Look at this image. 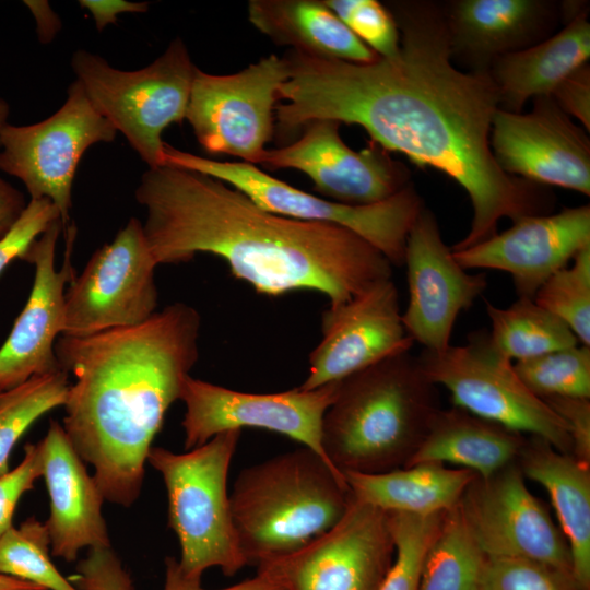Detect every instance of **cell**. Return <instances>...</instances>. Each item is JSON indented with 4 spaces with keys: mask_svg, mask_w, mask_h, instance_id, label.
I'll list each match as a JSON object with an SVG mask.
<instances>
[{
    "mask_svg": "<svg viewBox=\"0 0 590 590\" xmlns=\"http://www.w3.org/2000/svg\"><path fill=\"white\" fill-rule=\"evenodd\" d=\"M517 462L488 477H476L459 506L486 557L526 558L571 570L562 530L528 489Z\"/></svg>",
    "mask_w": 590,
    "mask_h": 590,
    "instance_id": "2e32d148",
    "label": "cell"
},
{
    "mask_svg": "<svg viewBox=\"0 0 590 590\" xmlns=\"http://www.w3.org/2000/svg\"><path fill=\"white\" fill-rule=\"evenodd\" d=\"M43 476L39 444H26L24 458L13 470L0 475V536L13 524V516L22 495Z\"/></svg>",
    "mask_w": 590,
    "mask_h": 590,
    "instance_id": "ab89813d",
    "label": "cell"
},
{
    "mask_svg": "<svg viewBox=\"0 0 590 590\" xmlns=\"http://www.w3.org/2000/svg\"><path fill=\"white\" fill-rule=\"evenodd\" d=\"M485 306L489 339L514 363L579 344L569 327L533 298L518 297L506 308L489 302Z\"/></svg>",
    "mask_w": 590,
    "mask_h": 590,
    "instance_id": "f1b7e54d",
    "label": "cell"
},
{
    "mask_svg": "<svg viewBox=\"0 0 590 590\" xmlns=\"http://www.w3.org/2000/svg\"><path fill=\"white\" fill-rule=\"evenodd\" d=\"M409 300L402 322L408 335L424 350L442 351L450 345L455 322L484 292V273L472 274L446 246L435 215L422 210L411 227L404 252Z\"/></svg>",
    "mask_w": 590,
    "mask_h": 590,
    "instance_id": "d6986e66",
    "label": "cell"
},
{
    "mask_svg": "<svg viewBox=\"0 0 590 590\" xmlns=\"http://www.w3.org/2000/svg\"><path fill=\"white\" fill-rule=\"evenodd\" d=\"M241 430L215 435L184 453L152 447L148 462L167 491L168 526L180 546L181 573L201 580L210 568L232 577L247 566L235 531L227 476Z\"/></svg>",
    "mask_w": 590,
    "mask_h": 590,
    "instance_id": "8992f818",
    "label": "cell"
},
{
    "mask_svg": "<svg viewBox=\"0 0 590 590\" xmlns=\"http://www.w3.org/2000/svg\"><path fill=\"white\" fill-rule=\"evenodd\" d=\"M533 299L565 322L581 344L590 346V246L550 276Z\"/></svg>",
    "mask_w": 590,
    "mask_h": 590,
    "instance_id": "836d02e7",
    "label": "cell"
},
{
    "mask_svg": "<svg viewBox=\"0 0 590 590\" xmlns=\"http://www.w3.org/2000/svg\"><path fill=\"white\" fill-rule=\"evenodd\" d=\"M0 590H46L35 583L0 574Z\"/></svg>",
    "mask_w": 590,
    "mask_h": 590,
    "instance_id": "7dc6e473",
    "label": "cell"
},
{
    "mask_svg": "<svg viewBox=\"0 0 590 590\" xmlns=\"http://www.w3.org/2000/svg\"><path fill=\"white\" fill-rule=\"evenodd\" d=\"M590 246L589 204L529 215L469 248L452 251L465 270L508 272L518 297L533 298L541 285Z\"/></svg>",
    "mask_w": 590,
    "mask_h": 590,
    "instance_id": "44dd1931",
    "label": "cell"
},
{
    "mask_svg": "<svg viewBox=\"0 0 590 590\" xmlns=\"http://www.w3.org/2000/svg\"><path fill=\"white\" fill-rule=\"evenodd\" d=\"M485 558L458 504L445 512L426 553L418 590H480Z\"/></svg>",
    "mask_w": 590,
    "mask_h": 590,
    "instance_id": "f546056e",
    "label": "cell"
},
{
    "mask_svg": "<svg viewBox=\"0 0 590 590\" xmlns=\"http://www.w3.org/2000/svg\"><path fill=\"white\" fill-rule=\"evenodd\" d=\"M439 410L417 356L393 354L339 381L321 424L324 456L342 474L408 467Z\"/></svg>",
    "mask_w": 590,
    "mask_h": 590,
    "instance_id": "277c9868",
    "label": "cell"
},
{
    "mask_svg": "<svg viewBox=\"0 0 590 590\" xmlns=\"http://www.w3.org/2000/svg\"><path fill=\"white\" fill-rule=\"evenodd\" d=\"M543 401L566 423L571 439V456L590 465V399L554 397Z\"/></svg>",
    "mask_w": 590,
    "mask_h": 590,
    "instance_id": "60d3db41",
    "label": "cell"
},
{
    "mask_svg": "<svg viewBox=\"0 0 590 590\" xmlns=\"http://www.w3.org/2000/svg\"><path fill=\"white\" fill-rule=\"evenodd\" d=\"M76 227L59 219L33 241L22 260L35 275L27 302L0 347V392L34 376L60 370L55 353L64 329L66 284L74 276L71 264Z\"/></svg>",
    "mask_w": 590,
    "mask_h": 590,
    "instance_id": "9a60e30c",
    "label": "cell"
},
{
    "mask_svg": "<svg viewBox=\"0 0 590 590\" xmlns=\"http://www.w3.org/2000/svg\"><path fill=\"white\" fill-rule=\"evenodd\" d=\"M134 196L146 210L143 232L157 266L212 253L259 294L310 290L327 296L329 307L392 279L389 260L352 231L266 211L199 172L149 168Z\"/></svg>",
    "mask_w": 590,
    "mask_h": 590,
    "instance_id": "7a4b0ae2",
    "label": "cell"
},
{
    "mask_svg": "<svg viewBox=\"0 0 590 590\" xmlns=\"http://www.w3.org/2000/svg\"><path fill=\"white\" fill-rule=\"evenodd\" d=\"M156 267L142 223L131 217L69 282L62 335L86 337L150 319L157 307Z\"/></svg>",
    "mask_w": 590,
    "mask_h": 590,
    "instance_id": "7c38bea8",
    "label": "cell"
},
{
    "mask_svg": "<svg viewBox=\"0 0 590 590\" xmlns=\"http://www.w3.org/2000/svg\"><path fill=\"white\" fill-rule=\"evenodd\" d=\"M287 76L286 59L273 54L232 74L196 68L185 119L201 148L259 164L273 135L278 93Z\"/></svg>",
    "mask_w": 590,
    "mask_h": 590,
    "instance_id": "8fae6325",
    "label": "cell"
},
{
    "mask_svg": "<svg viewBox=\"0 0 590 590\" xmlns=\"http://www.w3.org/2000/svg\"><path fill=\"white\" fill-rule=\"evenodd\" d=\"M396 555L389 512L353 497L328 532L257 566L285 590H378Z\"/></svg>",
    "mask_w": 590,
    "mask_h": 590,
    "instance_id": "5bb4252c",
    "label": "cell"
},
{
    "mask_svg": "<svg viewBox=\"0 0 590 590\" xmlns=\"http://www.w3.org/2000/svg\"><path fill=\"white\" fill-rule=\"evenodd\" d=\"M515 369L540 399H590V346L576 344L514 363Z\"/></svg>",
    "mask_w": 590,
    "mask_h": 590,
    "instance_id": "d6a6232c",
    "label": "cell"
},
{
    "mask_svg": "<svg viewBox=\"0 0 590 590\" xmlns=\"http://www.w3.org/2000/svg\"><path fill=\"white\" fill-rule=\"evenodd\" d=\"M71 66L95 109L149 168L163 166L162 134L186 118L197 68L184 40L175 38L156 60L135 71L113 68L83 49L73 54Z\"/></svg>",
    "mask_w": 590,
    "mask_h": 590,
    "instance_id": "52a82bcc",
    "label": "cell"
},
{
    "mask_svg": "<svg viewBox=\"0 0 590 590\" xmlns=\"http://www.w3.org/2000/svg\"><path fill=\"white\" fill-rule=\"evenodd\" d=\"M342 23L379 57L396 55L400 35L393 15L377 0H324Z\"/></svg>",
    "mask_w": 590,
    "mask_h": 590,
    "instance_id": "8d00e7d4",
    "label": "cell"
},
{
    "mask_svg": "<svg viewBox=\"0 0 590 590\" xmlns=\"http://www.w3.org/2000/svg\"><path fill=\"white\" fill-rule=\"evenodd\" d=\"M517 463L528 477L545 488L568 543L573 576L590 589V465L556 450L546 440L529 436Z\"/></svg>",
    "mask_w": 590,
    "mask_h": 590,
    "instance_id": "d4e9b609",
    "label": "cell"
},
{
    "mask_svg": "<svg viewBox=\"0 0 590 590\" xmlns=\"http://www.w3.org/2000/svg\"><path fill=\"white\" fill-rule=\"evenodd\" d=\"M387 8L400 35L391 57L356 63L292 49L283 56L288 76L278 101L285 103L274 110L280 134L319 119L357 125L386 151L449 176L467 191L473 211L452 251L488 239L503 219L550 213V191L497 164L489 143L499 108L496 86L488 72L455 66L442 3L393 1Z\"/></svg>",
    "mask_w": 590,
    "mask_h": 590,
    "instance_id": "6da1fadb",
    "label": "cell"
},
{
    "mask_svg": "<svg viewBox=\"0 0 590 590\" xmlns=\"http://www.w3.org/2000/svg\"><path fill=\"white\" fill-rule=\"evenodd\" d=\"M38 444L50 499L45 526L52 556L74 562L84 547L111 546L102 512L104 496L62 425L51 421Z\"/></svg>",
    "mask_w": 590,
    "mask_h": 590,
    "instance_id": "603a6c76",
    "label": "cell"
},
{
    "mask_svg": "<svg viewBox=\"0 0 590 590\" xmlns=\"http://www.w3.org/2000/svg\"><path fill=\"white\" fill-rule=\"evenodd\" d=\"M9 105L8 103L0 97V134L4 126L8 123V116H9Z\"/></svg>",
    "mask_w": 590,
    "mask_h": 590,
    "instance_id": "c3c4849f",
    "label": "cell"
},
{
    "mask_svg": "<svg viewBox=\"0 0 590 590\" xmlns=\"http://www.w3.org/2000/svg\"><path fill=\"white\" fill-rule=\"evenodd\" d=\"M24 3L36 20L39 40L42 43L50 42L60 28L58 15L50 9L47 1H24Z\"/></svg>",
    "mask_w": 590,
    "mask_h": 590,
    "instance_id": "bcb514c9",
    "label": "cell"
},
{
    "mask_svg": "<svg viewBox=\"0 0 590 590\" xmlns=\"http://www.w3.org/2000/svg\"><path fill=\"white\" fill-rule=\"evenodd\" d=\"M163 590H209L201 586V580L186 577L175 557L165 559V582ZM217 590H285L283 585L272 575L257 570L255 577L240 581L227 588Z\"/></svg>",
    "mask_w": 590,
    "mask_h": 590,
    "instance_id": "7bdbcfd3",
    "label": "cell"
},
{
    "mask_svg": "<svg viewBox=\"0 0 590 590\" xmlns=\"http://www.w3.org/2000/svg\"><path fill=\"white\" fill-rule=\"evenodd\" d=\"M417 359L428 379L449 391L455 406L571 455L566 423L528 389L488 332H472L465 344L442 351L423 349Z\"/></svg>",
    "mask_w": 590,
    "mask_h": 590,
    "instance_id": "9c48e42d",
    "label": "cell"
},
{
    "mask_svg": "<svg viewBox=\"0 0 590 590\" xmlns=\"http://www.w3.org/2000/svg\"><path fill=\"white\" fill-rule=\"evenodd\" d=\"M340 126L335 120H314L293 143L266 149L259 164L299 170L323 198L351 205L385 201L411 184L406 166L378 144L361 151L347 146Z\"/></svg>",
    "mask_w": 590,
    "mask_h": 590,
    "instance_id": "e0dca14e",
    "label": "cell"
},
{
    "mask_svg": "<svg viewBox=\"0 0 590 590\" xmlns=\"http://www.w3.org/2000/svg\"><path fill=\"white\" fill-rule=\"evenodd\" d=\"M50 540L45 523L27 518L0 536V574L25 580L46 590H78L50 558Z\"/></svg>",
    "mask_w": 590,
    "mask_h": 590,
    "instance_id": "1f68e13d",
    "label": "cell"
},
{
    "mask_svg": "<svg viewBox=\"0 0 590 590\" xmlns=\"http://www.w3.org/2000/svg\"><path fill=\"white\" fill-rule=\"evenodd\" d=\"M491 149L507 174L590 196V140L552 96L533 98L529 113L497 109Z\"/></svg>",
    "mask_w": 590,
    "mask_h": 590,
    "instance_id": "ac0fdd59",
    "label": "cell"
},
{
    "mask_svg": "<svg viewBox=\"0 0 590 590\" xmlns=\"http://www.w3.org/2000/svg\"><path fill=\"white\" fill-rule=\"evenodd\" d=\"M229 499L241 553L257 567L328 532L353 495L339 470L303 446L241 470Z\"/></svg>",
    "mask_w": 590,
    "mask_h": 590,
    "instance_id": "5b68a950",
    "label": "cell"
},
{
    "mask_svg": "<svg viewBox=\"0 0 590 590\" xmlns=\"http://www.w3.org/2000/svg\"><path fill=\"white\" fill-rule=\"evenodd\" d=\"M200 330L199 311L177 302L138 326L57 339L59 366L75 378L62 427L104 499H138L152 442L199 358Z\"/></svg>",
    "mask_w": 590,
    "mask_h": 590,
    "instance_id": "3957f363",
    "label": "cell"
},
{
    "mask_svg": "<svg viewBox=\"0 0 590 590\" xmlns=\"http://www.w3.org/2000/svg\"><path fill=\"white\" fill-rule=\"evenodd\" d=\"M480 590H583L573 574L526 559L486 557Z\"/></svg>",
    "mask_w": 590,
    "mask_h": 590,
    "instance_id": "d590c367",
    "label": "cell"
},
{
    "mask_svg": "<svg viewBox=\"0 0 590 590\" xmlns=\"http://www.w3.org/2000/svg\"><path fill=\"white\" fill-rule=\"evenodd\" d=\"M164 165L216 178L246 194L261 209L291 219L347 228L377 248L392 264L404 263L409 232L425 208L410 184L391 198L351 205L317 197L244 162H220L164 145Z\"/></svg>",
    "mask_w": 590,
    "mask_h": 590,
    "instance_id": "ba28073f",
    "label": "cell"
},
{
    "mask_svg": "<svg viewBox=\"0 0 590 590\" xmlns=\"http://www.w3.org/2000/svg\"><path fill=\"white\" fill-rule=\"evenodd\" d=\"M343 476L359 502L387 512L433 515L456 507L476 474L423 462L384 473L344 472Z\"/></svg>",
    "mask_w": 590,
    "mask_h": 590,
    "instance_id": "83f0119b",
    "label": "cell"
},
{
    "mask_svg": "<svg viewBox=\"0 0 590 590\" xmlns=\"http://www.w3.org/2000/svg\"><path fill=\"white\" fill-rule=\"evenodd\" d=\"M322 338L309 355V369L299 386L311 390L340 381L388 356L410 351L392 279L350 302L328 307L321 316Z\"/></svg>",
    "mask_w": 590,
    "mask_h": 590,
    "instance_id": "ffe728a7",
    "label": "cell"
},
{
    "mask_svg": "<svg viewBox=\"0 0 590 590\" xmlns=\"http://www.w3.org/2000/svg\"><path fill=\"white\" fill-rule=\"evenodd\" d=\"M68 580L78 590H135L129 573L111 546L91 547Z\"/></svg>",
    "mask_w": 590,
    "mask_h": 590,
    "instance_id": "f35d334b",
    "label": "cell"
},
{
    "mask_svg": "<svg viewBox=\"0 0 590 590\" xmlns=\"http://www.w3.org/2000/svg\"><path fill=\"white\" fill-rule=\"evenodd\" d=\"M552 98L569 117L590 130V67L585 63L568 74L553 91Z\"/></svg>",
    "mask_w": 590,
    "mask_h": 590,
    "instance_id": "b9f144b4",
    "label": "cell"
},
{
    "mask_svg": "<svg viewBox=\"0 0 590 590\" xmlns=\"http://www.w3.org/2000/svg\"><path fill=\"white\" fill-rule=\"evenodd\" d=\"M116 134L75 80L54 115L28 126H4L0 134V169L19 178L31 200H50L64 227L69 224L72 185L82 156L96 143L114 141Z\"/></svg>",
    "mask_w": 590,
    "mask_h": 590,
    "instance_id": "30bf717a",
    "label": "cell"
},
{
    "mask_svg": "<svg viewBox=\"0 0 590 590\" xmlns=\"http://www.w3.org/2000/svg\"><path fill=\"white\" fill-rule=\"evenodd\" d=\"M588 5L547 38L496 59L488 73L496 86L499 109L522 113L530 98L551 96L555 87L590 57Z\"/></svg>",
    "mask_w": 590,
    "mask_h": 590,
    "instance_id": "cb8c5ba5",
    "label": "cell"
},
{
    "mask_svg": "<svg viewBox=\"0 0 590 590\" xmlns=\"http://www.w3.org/2000/svg\"><path fill=\"white\" fill-rule=\"evenodd\" d=\"M247 14L260 33L292 50L356 63H369L379 58L324 1L251 0Z\"/></svg>",
    "mask_w": 590,
    "mask_h": 590,
    "instance_id": "484cf974",
    "label": "cell"
},
{
    "mask_svg": "<svg viewBox=\"0 0 590 590\" xmlns=\"http://www.w3.org/2000/svg\"><path fill=\"white\" fill-rule=\"evenodd\" d=\"M442 5L452 61L467 71L488 72L496 59L547 38L565 20L563 1L452 0Z\"/></svg>",
    "mask_w": 590,
    "mask_h": 590,
    "instance_id": "7402d4cb",
    "label": "cell"
},
{
    "mask_svg": "<svg viewBox=\"0 0 590 590\" xmlns=\"http://www.w3.org/2000/svg\"><path fill=\"white\" fill-rule=\"evenodd\" d=\"M69 374L62 369L34 376L0 392V475L9 471L10 453L31 425L57 406H63Z\"/></svg>",
    "mask_w": 590,
    "mask_h": 590,
    "instance_id": "4dcf8cb0",
    "label": "cell"
},
{
    "mask_svg": "<svg viewBox=\"0 0 590 590\" xmlns=\"http://www.w3.org/2000/svg\"><path fill=\"white\" fill-rule=\"evenodd\" d=\"M79 3L91 12L98 31L108 24H115L119 14L144 13L149 9L146 2L125 0H81Z\"/></svg>",
    "mask_w": 590,
    "mask_h": 590,
    "instance_id": "ee69618b",
    "label": "cell"
},
{
    "mask_svg": "<svg viewBox=\"0 0 590 590\" xmlns=\"http://www.w3.org/2000/svg\"><path fill=\"white\" fill-rule=\"evenodd\" d=\"M445 512L433 515L389 512L396 555L378 590H418L424 558L439 530Z\"/></svg>",
    "mask_w": 590,
    "mask_h": 590,
    "instance_id": "e575fe53",
    "label": "cell"
},
{
    "mask_svg": "<svg viewBox=\"0 0 590 590\" xmlns=\"http://www.w3.org/2000/svg\"><path fill=\"white\" fill-rule=\"evenodd\" d=\"M526 439L524 434L453 405L437 412L409 465L450 463L488 477L517 462Z\"/></svg>",
    "mask_w": 590,
    "mask_h": 590,
    "instance_id": "4316f807",
    "label": "cell"
},
{
    "mask_svg": "<svg viewBox=\"0 0 590 590\" xmlns=\"http://www.w3.org/2000/svg\"><path fill=\"white\" fill-rule=\"evenodd\" d=\"M59 219L60 212L50 200H31L14 225L0 238V274L13 260H22L33 241Z\"/></svg>",
    "mask_w": 590,
    "mask_h": 590,
    "instance_id": "74e56055",
    "label": "cell"
},
{
    "mask_svg": "<svg viewBox=\"0 0 590 590\" xmlns=\"http://www.w3.org/2000/svg\"><path fill=\"white\" fill-rule=\"evenodd\" d=\"M338 388L339 381L311 390L297 387L282 392L250 393L189 375L179 399L186 406L181 422L185 450L202 446L217 434L249 427L284 435L329 462L321 446V424Z\"/></svg>",
    "mask_w": 590,
    "mask_h": 590,
    "instance_id": "4fadbf2b",
    "label": "cell"
},
{
    "mask_svg": "<svg viewBox=\"0 0 590 590\" xmlns=\"http://www.w3.org/2000/svg\"><path fill=\"white\" fill-rule=\"evenodd\" d=\"M26 205L21 191L0 177V238L14 225Z\"/></svg>",
    "mask_w": 590,
    "mask_h": 590,
    "instance_id": "f6af8a7d",
    "label": "cell"
}]
</instances>
